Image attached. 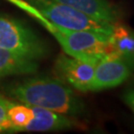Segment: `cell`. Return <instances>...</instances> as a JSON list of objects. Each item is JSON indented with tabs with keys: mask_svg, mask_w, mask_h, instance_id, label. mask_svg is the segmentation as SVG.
I'll list each match as a JSON object with an SVG mask.
<instances>
[{
	"mask_svg": "<svg viewBox=\"0 0 134 134\" xmlns=\"http://www.w3.org/2000/svg\"><path fill=\"white\" fill-rule=\"evenodd\" d=\"M5 90L11 97L27 105L43 107L74 117L86 114L82 100L70 86L57 77H29L10 83Z\"/></svg>",
	"mask_w": 134,
	"mask_h": 134,
	"instance_id": "obj_1",
	"label": "cell"
},
{
	"mask_svg": "<svg viewBox=\"0 0 134 134\" xmlns=\"http://www.w3.org/2000/svg\"><path fill=\"white\" fill-rule=\"evenodd\" d=\"M41 22L55 36L64 52L69 56L86 61L99 62L104 56L112 52L110 36L57 27L46 18Z\"/></svg>",
	"mask_w": 134,
	"mask_h": 134,
	"instance_id": "obj_2",
	"label": "cell"
},
{
	"mask_svg": "<svg viewBox=\"0 0 134 134\" xmlns=\"http://www.w3.org/2000/svg\"><path fill=\"white\" fill-rule=\"evenodd\" d=\"M57 27L72 31H88L111 36L113 26L97 21L86 13L53 0H24Z\"/></svg>",
	"mask_w": 134,
	"mask_h": 134,
	"instance_id": "obj_3",
	"label": "cell"
},
{
	"mask_svg": "<svg viewBox=\"0 0 134 134\" xmlns=\"http://www.w3.org/2000/svg\"><path fill=\"white\" fill-rule=\"evenodd\" d=\"M0 48L31 60H40L49 54L47 43L22 21L0 15Z\"/></svg>",
	"mask_w": 134,
	"mask_h": 134,
	"instance_id": "obj_4",
	"label": "cell"
},
{
	"mask_svg": "<svg viewBox=\"0 0 134 134\" xmlns=\"http://www.w3.org/2000/svg\"><path fill=\"white\" fill-rule=\"evenodd\" d=\"M97 63L61 54L55 62L54 72L56 77L66 85L86 92L90 91Z\"/></svg>",
	"mask_w": 134,
	"mask_h": 134,
	"instance_id": "obj_5",
	"label": "cell"
},
{
	"mask_svg": "<svg viewBox=\"0 0 134 134\" xmlns=\"http://www.w3.org/2000/svg\"><path fill=\"white\" fill-rule=\"evenodd\" d=\"M133 70L120 57L108 54L97 63L90 91H101L120 86L130 77Z\"/></svg>",
	"mask_w": 134,
	"mask_h": 134,
	"instance_id": "obj_6",
	"label": "cell"
},
{
	"mask_svg": "<svg viewBox=\"0 0 134 134\" xmlns=\"http://www.w3.org/2000/svg\"><path fill=\"white\" fill-rule=\"evenodd\" d=\"M80 10L97 21L114 26L119 22V11L107 0H53Z\"/></svg>",
	"mask_w": 134,
	"mask_h": 134,
	"instance_id": "obj_7",
	"label": "cell"
},
{
	"mask_svg": "<svg viewBox=\"0 0 134 134\" xmlns=\"http://www.w3.org/2000/svg\"><path fill=\"white\" fill-rule=\"evenodd\" d=\"M34 112V118L22 129L29 132H44L71 128L72 121L67 115L58 113L52 110L39 106H31Z\"/></svg>",
	"mask_w": 134,
	"mask_h": 134,
	"instance_id": "obj_8",
	"label": "cell"
},
{
	"mask_svg": "<svg viewBox=\"0 0 134 134\" xmlns=\"http://www.w3.org/2000/svg\"><path fill=\"white\" fill-rule=\"evenodd\" d=\"M112 54L120 57L134 72V31L120 22L113 26L110 36Z\"/></svg>",
	"mask_w": 134,
	"mask_h": 134,
	"instance_id": "obj_9",
	"label": "cell"
},
{
	"mask_svg": "<svg viewBox=\"0 0 134 134\" xmlns=\"http://www.w3.org/2000/svg\"><path fill=\"white\" fill-rule=\"evenodd\" d=\"M38 67L35 60L0 48V80L9 76L35 74Z\"/></svg>",
	"mask_w": 134,
	"mask_h": 134,
	"instance_id": "obj_10",
	"label": "cell"
},
{
	"mask_svg": "<svg viewBox=\"0 0 134 134\" xmlns=\"http://www.w3.org/2000/svg\"><path fill=\"white\" fill-rule=\"evenodd\" d=\"M8 117L12 125V132H20L34 118V112L30 105L19 104L9 100Z\"/></svg>",
	"mask_w": 134,
	"mask_h": 134,
	"instance_id": "obj_11",
	"label": "cell"
},
{
	"mask_svg": "<svg viewBox=\"0 0 134 134\" xmlns=\"http://www.w3.org/2000/svg\"><path fill=\"white\" fill-rule=\"evenodd\" d=\"M8 103L9 100L0 94V133L12 132V125L8 117Z\"/></svg>",
	"mask_w": 134,
	"mask_h": 134,
	"instance_id": "obj_12",
	"label": "cell"
},
{
	"mask_svg": "<svg viewBox=\"0 0 134 134\" xmlns=\"http://www.w3.org/2000/svg\"><path fill=\"white\" fill-rule=\"evenodd\" d=\"M122 100L134 113V83L130 85L122 94Z\"/></svg>",
	"mask_w": 134,
	"mask_h": 134,
	"instance_id": "obj_13",
	"label": "cell"
}]
</instances>
